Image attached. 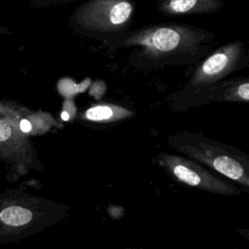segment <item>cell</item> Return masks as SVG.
Wrapping results in <instances>:
<instances>
[{"label":"cell","instance_id":"cell-1","mask_svg":"<svg viewBox=\"0 0 249 249\" xmlns=\"http://www.w3.org/2000/svg\"><path fill=\"white\" fill-rule=\"evenodd\" d=\"M215 34L209 30L180 24L158 23L128 31L103 43L108 49L131 48L127 63L140 70H158L199 62L212 52Z\"/></svg>","mask_w":249,"mask_h":249},{"label":"cell","instance_id":"cell-2","mask_svg":"<svg viewBox=\"0 0 249 249\" xmlns=\"http://www.w3.org/2000/svg\"><path fill=\"white\" fill-rule=\"evenodd\" d=\"M167 144L181 156L249 189V156L198 132L178 131L166 137Z\"/></svg>","mask_w":249,"mask_h":249},{"label":"cell","instance_id":"cell-3","mask_svg":"<svg viewBox=\"0 0 249 249\" xmlns=\"http://www.w3.org/2000/svg\"><path fill=\"white\" fill-rule=\"evenodd\" d=\"M0 205V244L18 242L61 222L70 215L67 204L41 198L7 201Z\"/></svg>","mask_w":249,"mask_h":249},{"label":"cell","instance_id":"cell-4","mask_svg":"<svg viewBox=\"0 0 249 249\" xmlns=\"http://www.w3.org/2000/svg\"><path fill=\"white\" fill-rule=\"evenodd\" d=\"M134 4L124 0H91L80 5L69 18L77 33L103 43L114 41L128 32Z\"/></svg>","mask_w":249,"mask_h":249},{"label":"cell","instance_id":"cell-5","mask_svg":"<svg viewBox=\"0 0 249 249\" xmlns=\"http://www.w3.org/2000/svg\"><path fill=\"white\" fill-rule=\"evenodd\" d=\"M247 64L248 55L242 42L234 41L223 45L196 64L185 87L170 96V99L185 96L227 80L229 76L246 67Z\"/></svg>","mask_w":249,"mask_h":249},{"label":"cell","instance_id":"cell-6","mask_svg":"<svg viewBox=\"0 0 249 249\" xmlns=\"http://www.w3.org/2000/svg\"><path fill=\"white\" fill-rule=\"evenodd\" d=\"M154 160L173 181L188 188L229 196L242 194L241 189L223 180L207 167L181 155L160 152L154 156Z\"/></svg>","mask_w":249,"mask_h":249},{"label":"cell","instance_id":"cell-7","mask_svg":"<svg viewBox=\"0 0 249 249\" xmlns=\"http://www.w3.org/2000/svg\"><path fill=\"white\" fill-rule=\"evenodd\" d=\"M171 101L170 108L176 111L188 110L191 107L200 106L211 101L247 103L249 101V82L246 77L227 79Z\"/></svg>","mask_w":249,"mask_h":249},{"label":"cell","instance_id":"cell-8","mask_svg":"<svg viewBox=\"0 0 249 249\" xmlns=\"http://www.w3.org/2000/svg\"><path fill=\"white\" fill-rule=\"evenodd\" d=\"M159 11L169 17L197 16L219 12L223 3L219 0H165L157 3Z\"/></svg>","mask_w":249,"mask_h":249},{"label":"cell","instance_id":"cell-9","mask_svg":"<svg viewBox=\"0 0 249 249\" xmlns=\"http://www.w3.org/2000/svg\"><path fill=\"white\" fill-rule=\"evenodd\" d=\"M134 112L116 104H96L80 113L78 119L84 124L109 125L133 118Z\"/></svg>","mask_w":249,"mask_h":249},{"label":"cell","instance_id":"cell-10","mask_svg":"<svg viewBox=\"0 0 249 249\" xmlns=\"http://www.w3.org/2000/svg\"><path fill=\"white\" fill-rule=\"evenodd\" d=\"M11 132L10 125L6 122L0 120V141L7 140L11 136Z\"/></svg>","mask_w":249,"mask_h":249},{"label":"cell","instance_id":"cell-11","mask_svg":"<svg viewBox=\"0 0 249 249\" xmlns=\"http://www.w3.org/2000/svg\"><path fill=\"white\" fill-rule=\"evenodd\" d=\"M19 127L22 132H29L32 128V125L28 120H21L19 123Z\"/></svg>","mask_w":249,"mask_h":249},{"label":"cell","instance_id":"cell-12","mask_svg":"<svg viewBox=\"0 0 249 249\" xmlns=\"http://www.w3.org/2000/svg\"><path fill=\"white\" fill-rule=\"evenodd\" d=\"M60 117H61L62 121H68L70 119V114L67 111H62Z\"/></svg>","mask_w":249,"mask_h":249},{"label":"cell","instance_id":"cell-13","mask_svg":"<svg viewBox=\"0 0 249 249\" xmlns=\"http://www.w3.org/2000/svg\"><path fill=\"white\" fill-rule=\"evenodd\" d=\"M122 249H148V248H137V247H125Z\"/></svg>","mask_w":249,"mask_h":249}]
</instances>
